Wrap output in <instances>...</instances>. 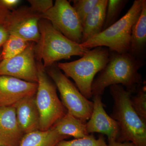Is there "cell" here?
<instances>
[{
    "label": "cell",
    "instance_id": "cell-1",
    "mask_svg": "<svg viewBox=\"0 0 146 146\" xmlns=\"http://www.w3.org/2000/svg\"><path fill=\"white\" fill-rule=\"evenodd\" d=\"M145 63L128 52L118 53L110 51L108 62L92 83V96H102L107 87L119 84L132 94L136 93L138 86L143 83L142 75L138 70Z\"/></svg>",
    "mask_w": 146,
    "mask_h": 146
},
{
    "label": "cell",
    "instance_id": "cell-2",
    "mask_svg": "<svg viewBox=\"0 0 146 146\" xmlns=\"http://www.w3.org/2000/svg\"><path fill=\"white\" fill-rule=\"evenodd\" d=\"M109 87L114 102L110 116L117 122L119 127L116 141L132 142L135 146H146V122L131 106L130 97L132 94L120 84Z\"/></svg>",
    "mask_w": 146,
    "mask_h": 146
},
{
    "label": "cell",
    "instance_id": "cell-3",
    "mask_svg": "<svg viewBox=\"0 0 146 146\" xmlns=\"http://www.w3.org/2000/svg\"><path fill=\"white\" fill-rule=\"evenodd\" d=\"M39 27L40 38L35 44V56L36 61H43L45 68L74 56L82 57L89 50L67 38L46 20L40 19Z\"/></svg>",
    "mask_w": 146,
    "mask_h": 146
},
{
    "label": "cell",
    "instance_id": "cell-4",
    "mask_svg": "<svg viewBox=\"0 0 146 146\" xmlns=\"http://www.w3.org/2000/svg\"><path fill=\"white\" fill-rule=\"evenodd\" d=\"M143 3V0L134 1L121 19L80 46L89 50L102 46L118 53L128 52L132 27L141 14Z\"/></svg>",
    "mask_w": 146,
    "mask_h": 146
},
{
    "label": "cell",
    "instance_id": "cell-5",
    "mask_svg": "<svg viewBox=\"0 0 146 146\" xmlns=\"http://www.w3.org/2000/svg\"><path fill=\"white\" fill-rule=\"evenodd\" d=\"M109 54L107 48L97 47L89 50L78 60L57 63L58 67L67 77L72 79L80 93L89 100L93 97L91 86L94 77L107 64Z\"/></svg>",
    "mask_w": 146,
    "mask_h": 146
},
{
    "label": "cell",
    "instance_id": "cell-6",
    "mask_svg": "<svg viewBox=\"0 0 146 146\" xmlns=\"http://www.w3.org/2000/svg\"><path fill=\"white\" fill-rule=\"evenodd\" d=\"M38 86L35 102L39 115V130L45 131L63 117L67 111L58 96L56 87L50 79L42 62L36 61Z\"/></svg>",
    "mask_w": 146,
    "mask_h": 146
},
{
    "label": "cell",
    "instance_id": "cell-7",
    "mask_svg": "<svg viewBox=\"0 0 146 146\" xmlns=\"http://www.w3.org/2000/svg\"><path fill=\"white\" fill-rule=\"evenodd\" d=\"M60 94L61 102L67 112L86 123L91 117L94 103L85 98L55 63L45 68Z\"/></svg>",
    "mask_w": 146,
    "mask_h": 146
},
{
    "label": "cell",
    "instance_id": "cell-8",
    "mask_svg": "<svg viewBox=\"0 0 146 146\" xmlns=\"http://www.w3.org/2000/svg\"><path fill=\"white\" fill-rule=\"evenodd\" d=\"M55 29L73 42L81 44L82 26L76 11L67 0H56L54 4L41 14Z\"/></svg>",
    "mask_w": 146,
    "mask_h": 146
},
{
    "label": "cell",
    "instance_id": "cell-9",
    "mask_svg": "<svg viewBox=\"0 0 146 146\" xmlns=\"http://www.w3.org/2000/svg\"><path fill=\"white\" fill-rule=\"evenodd\" d=\"M41 19V14L30 7L22 6L10 11L3 25L9 35L36 43L40 38L39 23Z\"/></svg>",
    "mask_w": 146,
    "mask_h": 146
},
{
    "label": "cell",
    "instance_id": "cell-10",
    "mask_svg": "<svg viewBox=\"0 0 146 146\" xmlns=\"http://www.w3.org/2000/svg\"><path fill=\"white\" fill-rule=\"evenodd\" d=\"M35 43L30 42L23 52L2 60L0 76L13 77L29 82L37 83L38 74L34 53Z\"/></svg>",
    "mask_w": 146,
    "mask_h": 146
},
{
    "label": "cell",
    "instance_id": "cell-11",
    "mask_svg": "<svg viewBox=\"0 0 146 146\" xmlns=\"http://www.w3.org/2000/svg\"><path fill=\"white\" fill-rule=\"evenodd\" d=\"M37 86V83L0 76V108L14 106L25 98L35 96Z\"/></svg>",
    "mask_w": 146,
    "mask_h": 146
},
{
    "label": "cell",
    "instance_id": "cell-12",
    "mask_svg": "<svg viewBox=\"0 0 146 146\" xmlns=\"http://www.w3.org/2000/svg\"><path fill=\"white\" fill-rule=\"evenodd\" d=\"M93 112L90 119L86 123L88 133H96L104 134L108 138L116 140L119 132L117 122L108 115L102 102V96H93Z\"/></svg>",
    "mask_w": 146,
    "mask_h": 146
},
{
    "label": "cell",
    "instance_id": "cell-13",
    "mask_svg": "<svg viewBox=\"0 0 146 146\" xmlns=\"http://www.w3.org/2000/svg\"><path fill=\"white\" fill-rule=\"evenodd\" d=\"M24 136L15 107L0 108V146H19Z\"/></svg>",
    "mask_w": 146,
    "mask_h": 146
},
{
    "label": "cell",
    "instance_id": "cell-14",
    "mask_svg": "<svg viewBox=\"0 0 146 146\" xmlns=\"http://www.w3.org/2000/svg\"><path fill=\"white\" fill-rule=\"evenodd\" d=\"M14 107L17 121L24 135L39 130V115L35 95L21 100Z\"/></svg>",
    "mask_w": 146,
    "mask_h": 146
},
{
    "label": "cell",
    "instance_id": "cell-15",
    "mask_svg": "<svg viewBox=\"0 0 146 146\" xmlns=\"http://www.w3.org/2000/svg\"><path fill=\"white\" fill-rule=\"evenodd\" d=\"M129 53L138 60L145 61L146 55V1L143 0L140 16L133 25Z\"/></svg>",
    "mask_w": 146,
    "mask_h": 146
},
{
    "label": "cell",
    "instance_id": "cell-16",
    "mask_svg": "<svg viewBox=\"0 0 146 146\" xmlns=\"http://www.w3.org/2000/svg\"><path fill=\"white\" fill-rule=\"evenodd\" d=\"M108 0H99L87 16L82 25V43L102 31L105 21Z\"/></svg>",
    "mask_w": 146,
    "mask_h": 146
},
{
    "label": "cell",
    "instance_id": "cell-17",
    "mask_svg": "<svg viewBox=\"0 0 146 146\" xmlns=\"http://www.w3.org/2000/svg\"><path fill=\"white\" fill-rule=\"evenodd\" d=\"M52 127L61 135L72 136L75 139L84 138L89 134L86 129V123L67 113L57 120Z\"/></svg>",
    "mask_w": 146,
    "mask_h": 146
},
{
    "label": "cell",
    "instance_id": "cell-18",
    "mask_svg": "<svg viewBox=\"0 0 146 146\" xmlns=\"http://www.w3.org/2000/svg\"><path fill=\"white\" fill-rule=\"evenodd\" d=\"M68 138L59 134L52 127L45 131L38 130L25 134L19 146H55Z\"/></svg>",
    "mask_w": 146,
    "mask_h": 146
},
{
    "label": "cell",
    "instance_id": "cell-19",
    "mask_svg": "<svg viewBox=\"0 0 146 146\" xmlns=\"http://www.w3.org/2000/svg\"><path fill=\"white\" fill-rule=\"evenodd\" d=\"M30 43L16 35H9L8 39L3 46L0 59L5 60L16 56L23 52Z\"/></svg>",
    "mask_w": 146,
    "mask_h": 146
},
{
    "label": "cell",
    "instance_id": "cell-20",
    "mask_svg": "<svg viewBox=\"0 0 146 146\" xmlns=\"http://www.w3.org/2000/svg\"><path fill=\"white\" fill-rule=\"evenodd\" d=\"M128 2V0H108L105 21L103 31L107 29L117 21L120 13Z\"/></svg>",
    "mask_w": 146,
    "mask_h": 146
},
{
    "label": "cell",
    "instance_id": "cell-21",
    "mask_svg": "<svg viewBox=\"0 0 146 146\" xmlns=\"http://www.w3.org/2000/svg\"><path fill=\"white\" fill-rule=\"evenodd\" d=\"M136 94L131 95L130 102L135 112L144 121L146 122V87L142 85L137 88Z\"/></svg>",
    "mask_w": 146,
    "mask_h": 146
},
{
    "label": "cell",
    "instance_id": "cell-22",
    "mask_svg": "<svg viewBox=\"0 0 146 146\" xmlns=\"http://www.w3.org/2000/svg\"><path fill=\"white\" fill-rule=\"evenodd\" d=\"M55 146H108V145L103 135L96 139L93 134H89L86 137L71 141L62 140Z\"/></svg>",
    "mask_w": 146,
    "mask_h": 146
},
{
    "label": "cell",
    "instance_id": "cell-23",
    "mask_svg": "<svg viewBox=\"0 0 146 146\" xmlns=\"http://www.w3.org/2000/svg\"><path fill=\"white\" fill-rule=\"evenodd\" d=\"M99 0H74L73 7L76 11L82 26L91 11L96 5Z\"/></svg>",
    "mask_w": 146,
    "mask_h": 146
},
{
    "label": "cell",
    "instance_id": "cell-24",
    "mask_svg": "<svg viewBox=\"0 0 146 146\" xmlns=\"http://www.w3.org/2000/svg\"><path fill=\"white\" fill-rule=\"evenodd\" d=\"M28 1L33 10L41 14L50 9L54 5L52 0H29Z\"/></svg>",
    "mask_w": 146,
    "mask_h": 146
},
{
    "label": "cell",
    "instance_id": "cell-25",
    "mask_svg": "<svg viewBox=\"0 0 146 146\" xmlns=\"http://www.w3.org/2000/svg\"><path fill=\"white\" fill-rule=\"evenodd\" d=\"M9 34L3 25H0V47L3 46L9 37Z\"/></svg>",
    "mask_w": 146,
    "mask_h": 146
},
{
    "label": "cell",
    "instance_id": "cell-26",
    "mask_svg": "<svg viewBox=\"0 0 146 146\" xmlns=\"http://www.w3.org/2000/svg\"><path fill=\"white\" fill-rule=\"evenodd\" d=\"M21 1L20 0H1L0 1L3 5L7 9L13 10L14 7L18 5L19 3H21Z\"/></svg>",
    "mask_w": 146,
    "mask_h": 146
},
{
    "label": "cell",
    "instance_id": "cell-27",
    "mask_svg": "<svg viewBox=\"0 0 146 146\" xmlns=\"http://www.w3.org/2000/svg\"><path fill=\"white\" fill-rule=\"evenodd\" d=\"M108 146H135L132 142H125L120 143L116 141L113 138H108Z\"/></svg>",
    "mask_w": 146,
    "mask_h": 146
},
{
    "label": "cell",
    "instance_id": "cell-28",
    "mask_svg": "<svg viewBox=\"0 0 146 146\" xmlns=\"http://www.w3.org/2000/svg\"><path fill=\"white\" fill-rule=\"evenodd\" d=\"M10 11L0 3V25H3L4 24L6 18Z\"/></svg>",
    "mask_w": 146,
    "mask_h": 146
}]
</instances>
